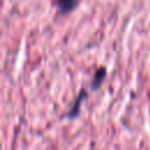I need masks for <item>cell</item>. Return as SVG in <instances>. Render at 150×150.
Returning a JSON list of instances; mask_svg holds the SVG:
<instances>
[{
    "mask_svg": "<svg viewBox=\"0 0 150 150\" xmlns=\"http://www.w3.org/2000/svg\"><path fill=\"white\" fill-rule=\"evenodd\" d=\"M105 73H107V68H105L104 66H101V67H98V68L95 70V73H94V75H93V79H91V81H90V87H91L93 89H96V88L100 87L101 82L103 81V79H104V76H105Z\"/></svg>",
    "mask_w": 150,
    "mask_h": 150,
    "instance_id": "7a4b0ae2",
    "label": "cell"
},
{
    "mask_svg": "<svg viewBox=\"0 0 150 150\" xmlns=\"http://www.w3.org/2000/svg\"><path fill=\"white\" fill-rule=\"evenodd\" d=\"M77 4H79V1H76V0H59L57 1V6H59L60 11L63 13L71 11Z\"/></svg>",
    "mask_w": 150,
    "mask_h": 150,
    "instance_id": "3957f363",
    "label": "cell"
},
{
    "mask_svg": "<svg viewBox=\"0 0 150 150\" xmlns=\"http://www.w3.org/2000/svg\"><path fill=\"white\" fill-rule=\"evenodd\" d=\"M84 96H87V89H86V88H82V89L80 90V93H79L76 100L73 102L71 107H70L69 110L67 111V116H69V117H74L75 115H77L79 109H80V104H81V100H82Z\"/></svg>",
    "mask_w": 150,
    "mask_h": 150,
    "instance_id": "6da1fadb",
    "label": "cell"
}]
</instances>
